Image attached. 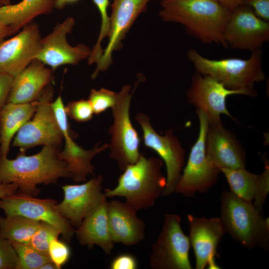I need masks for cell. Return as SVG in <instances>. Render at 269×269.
Wrapping results in <instances>:
<instances>
[{
  "instance_id": "cell-1",
  "label": "cell",
  "mask_w": 269,
  "mask_h": 269,
  "mask_svg": "<svg viewBox=\"0 0 269 269\" xmlns=\"http://www.w3.org/2000/svg\"><path fill=\"white\" fill-rule=\"evenodd\" d=\"M160 5L163 21L181 24L203 43L228 47L224 31L230 11L217 0H161Z\"/></svg>"
},
{
  "instance_id": "cell-2",
  "label": "cell",
  "mask_w": 269,
  "mask_h": 269,
  "mask_svg": "<svg viewBox=\"0 0 269 269\" xmlns=\"http://www.w3.org/2000/svg\"><path fill=\"white\" fill-rule=\"evenodd\" d=\"M58 152L56 147L45 145L34 155L21 153L14 159L0 157V182L15 184L17 193L36 196L40 192L38 185L69 178L66 163L59 158Z\"/></svg>"
},
{
  "instance_id": "cell-3",
  "label": "cell",
  "mask_w": 269,
  "mask_h": 269,
  "mask_svg": "<svg viewBox=\"0 0 269 269\" xmlns=\"http://www.w3.org/2000/svg\"><path fill=\"white\" fill-rule=\"evenodd\" d=\"M162 160L140 154L137 161L128 165L119 176L117 185L104 191L107 198L124 197L125 203L136 212L154 205L165 187Z\"/></svg>"
},
{
  "instance_id": "cell-4",
  "label": "cell",
  "mask_w": 269,
  "mask_h": 269,
  "mask_svg": "<svg viewBox=\"0 0 269 269\" xmlns=\"http://www.w3.org/2000/svg\"><path fill=\"white\" fill-rule=\"evenodd\" d=\"M220 202V218L232 238L247 249L259 248L268 250L269 218H265L253 203L231 191L222 192Z\"/></svg>"
},
{
  "instance_id": "cell-5",
  "label": "cell",
  "mask_w": 269,
  "mask_h": 269,
  "mask_svg": "<svg viewBox=\"0 0 269 269\" xmlns=\"http://www.w3.org/2000/svg\"><path fill=\"white\" fill-rule=\"evenodd\" d=\"M262 49L252 52L246 59L229 58L211 59L202 55L196 49L187 52L189 60L196 72L209 76L231 90H255L256 83L265 79L262 67Z\"/></svg>"
},
{
  "instance_id": "cell-6",
  "label": "cell",
  "mask_w": 269,
  "mask_h": 269,
  "mask_svg": "<svg viewBox=\"0 0 269 269\" xmlns=\"http://www.w3.org/2000/svg\"><path fill=\"white\" fill-rule=\"evenodd\" d=\"M131 92L129 85L124 86L118 93L116 103L112 107L113 124L108 129L111 138L108 143L110 157L116 160L124 171L138 159L140 139L130 117Z\"/></svg>"
},
{
  "instance_id": "cell-7",
  "label": "cell",
  "mask_w": 269,
  "mask_h": 269,
  "mask_svg": "<svg viewBox=\"0 0 269 269\" xmlns=\"http://www.w3.org/2000/svg\"><path fill=\"white\" fill-rule=\"evenodd\" d=\"M196 112L199 122L198 136L191 149L187 163L174 191L187 197H192L197 192H207L216 183L221 172L211 163L206 155L208 120L203 112Z\"/></svg>"
},
{
  "instance_id": "cell-8",
  "label": "cell",
  "mask_w": 269,
  "mask_h": 269,
  "mask_svg": "<svg viewBox=\"0 0 269 269\" xmlns=\"http://www.w3.org/2000/svg\"><path fill=\"white\" fill-rule=\"evenodd\" d=\"M53 91L46 88L36 99L37 108L32 118L18 130L12 145L21 153L37 145L57 148L63 139V135L51 107Z\"/></svg>"
},
{
  "instance_id": "cell-9",
  "label": "cell",
  "mask_w": 269,
  "mask_h": 269,
  "mask_svg": "<svg viewBox=\"0 0 269 269\" xmlns=\"http://www.w3.org/2000/svg\"><path fill=\"white\" fill-rule=\"evenodd\" d=\"M190 247V239L182 230L180 217L166 214L161 232L152 245L150 266L153 269H191Z\"/></svg>"
},
{
  "instance_id": "cell-10",
  "label": "cell",
  "mask_w": 269,
  "mask_h": 269,
  "mask_svg": "<svg viewBox=\"0 0 269 269\" xmlns=\"http://www.w3.org/2000/svg\"><path fill=\"white\" fill-rule=\"evenodd\" d=\"M233 95L257 96L256 90H231L213 78L196 72L192 76L191 84L186 93L187 101L203 112L209 124L222 123L221 115L224 114L234 119L226 107L227 98Z\"/></svg>"
},
{
  "instance_id": "cell-11",
  "label": "cell",
  "mask_w": 269,
  "mask_h": 269,
  "mask_svg": "<svg viewBox=\"0 0 269 269\" xmlns=\"http://www.w3.org/2000/svg\"><path fill=\"white\" fill-rule=\"evenodd\" d=\"M143 132V140L146 147L155 151L163 160L166 169V183L163 195L174 193L185 162V151L172 130L165 134H158L153 128L149 118L143 113L135 117Z\"/></svg>"
},
{
  "instance_id": "cell-12",
  "label": "cell",
  "mask_w": 269,
  "mask_h": 269,
  "mask_svg": "<svg viewBox=\"0 0 269 269\" xmlns=\"http://www.w3.org/2000/svg\"><path fill=\"white\" fill-rule=\"evenodd\" d=\"M224 39L233 49L253 52L269 40V22L259 17L242 3L230 11L224 31Z\"/></svg>"
},
{
  "instance_id": "cell-13",
  "label": "cell",
  "mask_w": 269,
  "mask_h": 269,
  "mask_svg": "<svg viewBox=\"0 0 269 269\" xmlns=\"http://www.w3.org/2000/svg\"><path fill=\"white\" fill-rule=\"evenodd\" d=\"M57 202L52 199H39L27 194L15 193L0 199V209L6 216L20 215L49 223L56 228L66 240L75 233L73 226L58 211Z\"/></svg>"
},
{
  "instance_id": "cell-14",
  "label": "cell",
  "mask_w": 269,
  "mask_h": 269,
  "mask_svg": "<svg viewBox=\"0 0 269 269\" xmlns=\"http://www.w3.org/2000/svg\"><path fill=\"white\" fill-rule=\"evenodd\" d=\"M51 107L65 141L64 147L62 151H59L58 156L66 163L69 178L76 182H84L89 174H94L93 158L107 149L108 144L100 146L98 143L91 149H83L74 141L70 134L68 116L62 97H58L52 102Z\"/></svg>"
},
{
  "instance_id": "cell-15",
  "label": "cell",
  "mask_w": 269,
  "mask_h": 269,
  "mask_svg": "<svg viewBox=\"0 0 269 269\" xmlns=\"http://www.w3.org/2000/svg\"><path fill=\"white\" fill-rule=\"evenodd\" d=\"M75 24L73 17H68L57 23L51 32L41 38V47L36 59L49 67L53 71L65 65H76L88 58L91 49L84 44L71 45L67 35Z\"/></svg>"
},
{
  "instance_id": "cell-16",
  "label": "cell",
  "mask_w": 269,
  "mask_h": 269,
  "mask_svg": "<svg viewBox=\"0 0 269 269\" xmlns=\"http://www.w3.org/2000/svg\"><path fill=\"white\" fill-rule=\"evenodd\" d=\"M41 36L37 24L31 22L13 37L0 41V72L14 77L36 58Z\"/></svg>"
},
{
  "instance_id": "cell-17",
  "label": "cell",
  "mask_w": 269,
  "mask_h": 269,
  "mask_svg": "<svg viewBox=\"0 0 269 269\" xmlns=\"http://www.w3.org/2000/svg\"><path fill=\"white\" fill-rule=\"evenodd\" d=\"M103 180L99 175L82 184L62 186L64 198L56 207L73 227L78 228L106 197L102 191Z\"/></svg>"
},
{
  "instance_id": "cell-18",
  "label": "cell",
  "mask_w": 269,
  "mask_h": 269,
  "mask_svg": "<svg viewBox=\"0 0 269 269\" xmlns=\"http://www.w3.org/2000/svg\"><path fill=\"white\" fill-rule=\"evenodd\" d=\"M151 0H113L110 16V25L108 44L96 63L92 74L95 79L102 71H105L112 62L113 52L122 46V41L137 16L146 8Z\"/></svg>"
},
{
  "instance_id": "cell-19",
  "label": "cell",
  "mask_w": 269,
  "mask_h": 269,
  "mask_svg": "<svg viewBox=\"0 0 269 269\" xmlns=\"http://www.w3.org/2000/svg\"><path fill=\"white\" fill-rule=\"evenodd\" d=\"M189 227V239L196 260V269H204L207 266L218 267L215 257H219L217 249L224 234L227 232L220 217L206 218L192 215L187 216Z\"/></svg>"
},
{
  "instance_id": "cell-20",
  "label": "cell",
  "mask_w": 269,
  "mask_h": 269,
  "mask_svg": "<svg viewBox=\"0 0 269 269\" xmlns=\"http://www.w3.org/2000/svg\"><path fill=\"white\" fill-rule=\"evenodd\" d=\"M206 152L209 160L220 171L245 168V150L235 135L222 123L209 124Z\"/></svg>"
},
{
  "instance_id": "cell-21",
  "label": "cell",
  "mask_w": 269,
  "mask_h": 269,
  "mask_svg": "<svg viewBox=\"0 0 269 269\" xmlns=\"http://www.w3.org/2000/svg\"><path fill=\"white\" fill-rule=\"evenodd\" d=\"M108 222L114 243L126 246L136 245L145 238V224L136 212L125 202L118 200L108 201Z\"/></svg>"
},
{
  "instance_id": "cell-22",
  "label": "cell",
  "mask_w": 269,
  "mask_h": 269,
  "mask_svg": "<svg viewBox=\"0 0 269 269\" xmlns=\"http://www.w3.org/2000/svg\"><path fill=\"white\" fill-rule=\"evenodd\" d=\"M52 70L35 59L13 77L7 103H28L36 100L52 79Z\"/></svg>"
},
{
  "instance_id": "cell-23",
  "label": "cell",
  "mask_w": 269,
  "mask_h": 269,
  "mask_svg": "<svg viewBox=\"0 0 269 269\" xmlns=\"http://www.w3.org/2000/svg\"><path fill=\"white\" fill-rule=\"evenodd\" d=\"M107 204V197H105L96 209L84 219L74 234L82 246L89 249L95 245L99 246L109 255L115 243L109 228Z\"/></svg>"
},
{
  "instance_id": "cell-24",
  "label": "cell",
  "mask_w": 269,
  "mask_h": 269,
  "mask_svg": "<svg viewBox=\"0 0 269 269\" xmlns=\"http://www.w3.org/2000/svg\"><path fill=\"white\" fill-rule=\"evenodd\" d=\"M54 8V0H21L0 6V23L10 27L14 34L36 16L49 13Z\"/></svg>"
},
{
  "instance_id": "cell-25",
  "label": "cell",
  "mask_w": 269,
  "mask_h": 269,
  "mask_svg": "<svg viewBox=\"0 0 269 269\" xmlns=\"http://www.w3.org/2000/svg\"><path fill=\"white\" fill-rule=\"evenodd\" d=\"M36 100L28 103H6L0 111V157H7L11 141L20 128L34 115Z\"/></svg>"
},
{
  "instance_id": "cell-26",
  "label": "cell",
  "mask_w": 269,
  "mask_h": 269,
  "mask_svg": "<svg viewBox=\"0 0 269 269\" xmlns=\"http://www.w3.org/2000/svg\"><path fill=\"white\" fill-rule=\"evenodd\" d=\"M265 170L260 174L249 172L245 168L222 169L229 184L230 191L239 197L252 203L262 185L269 179V163L264 161Z\"/></svg>"
},
{
  "instance_id": "cell-27",
  "label": "cell",
  "mask_w": 269,
  "mask_h": 269,
  "mask_svg": "<svg viewBox=\"0 0 269 269\" xmlns=\"http://www.w3.org/2000/svg\"><path fill=\"white\" fill-rule=\"evenodd\" d=\"M40 222L20 215L0 216V233L8 240L28 243Z\"/></svg>"
},
{
  "instance_id": "cell-28",
  "label": "cell",
  "mask_w": 269,
  "mask_h": 269,
  "mask_svg": "<svg viewBox=\"0 0 269 269\" xmlns=\"http://www.w3.org/2000/svg\"><path fill=\"white\" fill-rule=\"evenodd\" d=\"M8 241L17 256L16 269H39L43 264L51 261L48 255L38 252L27 243Z\"/></svg>"
},
{
  "instance_id": "cell-29",
  "label": "cell",
  "mask_w": 269,
  "mask_h": 269,
  "mask_svg": "<svg viewBox=\"0 0 269 269\" xmlns=\"http://www.w3.org/2000/svg\"><path fill=\"white\" fill-rule=\"evenodd\" d=\"M93 1L99 10L101 23L98 39L92 48L90 55L88 58L89 64H96L100 59L103 52L102 42L106 37H108L110 25V18L108 12L109 0H93Z\"/></svg>"
},
{
  "instance_id": "cell-30",
  "label": "cell",
  "mask_w": 269,
  "mask_h": 269,
  "mask_svg": "<svg viewBox=\"0 0 269 269\" xmlns=\"http://www.w3.org/2000/svg\"><path fill=\"white\" fill-rule=\"evenodd\" d=\"M60 235V232L56 228L46 222H41L27 244L38 252L48 256L50 242L58 238Z\"/></svg>"
},
{
  "instance_id": "cell-31",
  "label": "cell",
  "mask_w": 269,
  "mask_h": 269,
  "mask_svg": "<svg viewBox=\"0 0 269 269\" xmlns=\"http://www.w3.org/2000/svg\"><path fill=\"white\" fill-rule=\"evenodd\" d=\"M118 93L102 88L99 90H91L88 100L93 110L94 114L99 115L115 105Z\"/></svg>"
},
{
  "instance_id": "cell-32",
  "label": "cell",
  "mask_w": 269,
  "mask_h": 269,
  "mask_svg": "<svg viewBox=\"0 0 269 269\" xmlns=\"http://www.w3.org/2000/svg\"><path fill=\"white\" fill-rule=\"evenodd\" d=\"M67 116L78 122H86L92 119L93 110L88 100L80 99L69 102L65 107Z\"/></svg>"
},
{
  "instance_id": "cell-33",
  "label": "cell",
  "mask_w": 269,
  "mask_h": 269,
  "mask_svg": "<svg viewBox=\"0 0 269 269\" xmlns=\"http://www.w3.org/2000/svg\"><path fill=\"white\" fill-rule=\"evenodd\" d=\"M48 254L57 269H60L69 260L71 251L66 243L59 240L57 238L50 242Z\"/></svg>"
},
{
  "instance_id": "cell-34",
  "label": "cell",
  "mask_w": 269,
  "mask_h": 269,
  "mask_svg": "<svg viewBox=\"0 0 269 269\" xmlns=\"http://www.w3.org/2000/svg\"><path fill=\"white\" fill-rule=\"evenodd\" d=\"M17 254L9 241L0 233V269H16Z\"/></svg>"
},
{
  "instance_id": "cell-35",
  "label": "cell",
  "mask_w": 269,
  "mask_h": 269,
  "mask_svg": "<svg viewBox=\"0 0 269 269\" xmlns=\"http://www.w3.org/2000/svg\"><path fill=\"white\" fill-rule=\"evenodd\" d=\"M137 262L134 256L122 254L116 256L111 262V269H136Z\"/></svg>"
},
{
  "instance_id": "cell-36",
  "label": "cell",
  "mask_w": 269,
  "mask_h": 269,
  "mask_svg": "<svg viewBox=\"0 0 269 269\" xmlns=\"http://www.w3.org/2000/svg\"><path fill=\"white\" fill-rule=\"evenodd\" d=\"M243 3L249 6L259 17L269 22V0H244Z\"/></svg>"
},
{
  "instance_id": "cell-37",
  "label": "cell",
  "mask_w": 269,
  "mask_h": 269,
  "mask_svg": "<svg viewBox=\"0 0 269 269\" xmlns=\"http://www.w3.org/2000/svg\"><path fill=\"white\" fill-rule=\"evenodd\" d=\"M13 77L0 72V111L7 103Z\"/></svg>"
},
{
  "instance_id": "cell-38",
  "label": "cell",
  "mask_w": 269,
  "mask_h": 269,
  "mask_svg": "<svg viewBox=\"0 0 269 269\" xmlns=\"http://www.w3.org/2000/svg\"><path fill=\"white\" fill-rule=\"evenodd\" d=\"M18 190V186L11 183L0 182V199L15 193Z\"/></svg>"
},
{
  "instance_id": "cell-39",
  "label": "cell",
  "mask_w": 269,
  "mask_h": 269,
  "mask_svg": "<svg viewBox=\"0 0 269 269\" xmlns=\"http://www.w3.org/2000/svg\"><path fill=\"white\" fill-rule=\"evenodd\" d=\"M244 0H217L223 6L230 11L242 4Z\"/></svg>"
},
{
  "instance_id": "cell-40",
  "label": "cell",
  "mask_w": 269,
  "mask_h": 269,
  "mask_svg": "<svg viewBox=\"0 0 269 269\" xmlns=\"http://www.w3.org/2000/svg\"><path fill=\"white\" fill-rule=\"evenodd\" d=\"M11 34L12 32L10 28L0 23V41Z\"/></svg>"
},
{
  "instance_id": "cell-41",
  "label": "cell",
  "mask_w": 269,
  "mask_h": 269,
  "mask_svg": "<svg viewBox=\"0 0 269 269\" xmlns=\"http://www.w3.org/2000/svg\"><path fill=\"white\" fill-rule=\"evenodd\" d=\"M79 0H54V8L61 9L66 4L73 3Z\"/></svg>"
},
{
  "instance_id": "cell-42",
  "label": "cell",
  "mask_w": 269,
  "mask_h": 269,
  "mask_svg": "<svg viewBox=\"0 0 269 269\" xmlns=\"http://www.w3.org/2000/svg\"><path fill=\"white\" fill-rule=\"evenodd\" d=\"M39 269H57V268L55 265L50 261L43 264Z\"/></svg>"
},
{
  "instance_id": "cell-43",
  "label": "cell",
  "mask_w": 269,
  "mask_h": 269,
  "mask_svg": "<svg viewBox=\"0 0 269 269\" xmlns=\"http://www.w3.org/2000/svg\"><path fill=\"white\" fill-rule=\"evenodd\" d=\"M11 0H0V6L7 5L10 4Z\"/></svg>"
},
{
  "instance_id": "cell-44",
  "label": "cell",
  "mask_w": 269,
  "mask_h": 269,
  "mask_svg": "<svg viewBox=\"0 0 269 269\" xmlns=\"http://www.w3.org/2000/svg\"><path fill=\"white\" fill-rule=\"evenodd\" d=\"M0 131H1V128H0Z\"/></svg>"
},
{
  "instance_id": "cell-45",
  "label": "cell",
  "mask_w": 269,
  "mask_h": 269,
  "mask_svg": "<svg viewBox=\"0 0 269 269\" xmlns=\"http://www.w3.org/2000/svg\"></svg>"
},
{
  "instance_id": "cell-46",
  "label": "cell",
  "mask_w": 269,
  "mask_h": 269,
  "mask_svg": "<svg viewBox=\"0 0 269 269\" xmlns=\"http://www.w3.org/2000/svg\"></svg>"
}]
</instances>
